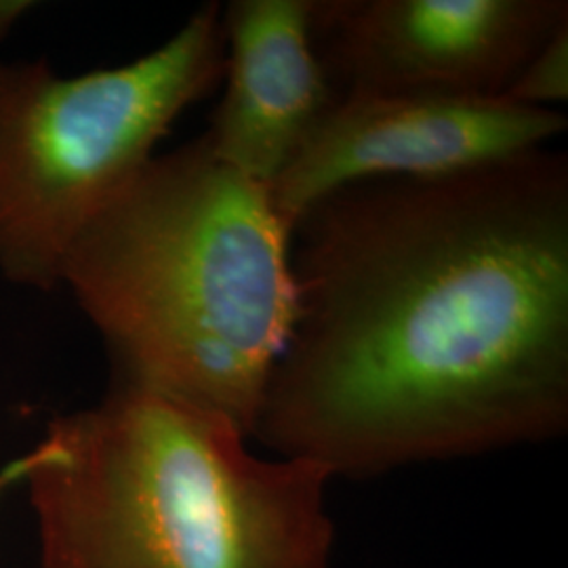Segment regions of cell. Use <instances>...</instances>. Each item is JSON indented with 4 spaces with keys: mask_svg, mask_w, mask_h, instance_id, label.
Wrapping results in <instances>:
<instances>
[{
    "mask_svg": "<svg viewBox=\"0 0 568 568\" xmlns=\"http://www.w3.org/2000/svg\"><path fill=\"white\" fill-rule=\"evenodd\" d=\"M567 0H312L318 58L339 95L504 98Z\"/></svg>",
    "mask_w": 568,
    "mask_h": 568,
    "instance_id": "5b68a950",
    "label": "cell"
},
{
    "mask_svg": "<svg viewBox=\"0 0 568 568\" xmlns=\"http://www.w3.org/2000/svg\"><path fill=\"white\" fill-rule=\"evenodd\" d=\"M222 7L114 70L0 63V272L51 288L84 230L154 159L185 108L224 81Z\"/></svg>",
    "mask_w": 568,
    "mask_h": 568,
    "instance_id": "277c9868",
    "label": "cell"
},
{
    "mask_svg": "<svg viewBox=\"0 0 568 568\" xmlns=\"http://www.w3.org/2000/svg\"><path fill=\"white\" fill-rule=\"evenodd\" d=\"M224 98L204 140L255 182H274L342 98L318 58L312 0H232Z\"/></svg>",
    "mask_w": 568,
    "mask_h": 568,
    "instance_id": "52a82bcc",
    "label": "cell"
},
{
    "mask_svg": "<svg viewBox=\"0 0 568 568\" xmlns=\"http://www.w3.org/2000/svg\"><path fill=\"white\" fill-rule=\"evenodd\" d=\"M567 124L556 108H532L508 98L342 95L267 185L270 201L293 234L314 204L342 187L499 163L546 148Z\"/></svg>",
    "mask_w": 568,
    "mask_h": 568,
    "instance_id": "8992f818",
    "label": "cell"
},
{
    "mask_svg": "<svg viewBox=\"0 0 568 568\" xmlns=\"http://www.w3.org/2000/svg\"><path fill=\"white\" fill-rule=\"evenodd\" d=\"M295 318L253 438L335 478L568 429V156L354 183L293 230Z\"/></svg>",
    "mask_w": 568,
    "mask_h": 568,
    "instance_id": "6da1fadb",
    "label": "cell"
},
{
    "mask_svg": "<svg viewBox=\"0 0 568 568\" xmlns=\"http://www.w3.org/2000/svg\"><path fill=\"white\" fill-rule=\"evenodd\" d=\"M222 415L122 384L16 464L42 568H331L333 476Z\"/></svg>",
    "mask_w": 568,
    "mask_h": 568,
    "instance_id": "3957f363",
    "label": "cell"
},
{
    "mask_svg": "<svg viewBox=\"0 0 568 568\" xmlns=\"http://www.w3.org/2000/svg\"><path fill=\"white\" fill-rule=\"evenodd\" d=\"M291 248L267 185L203 135L143 166L72 246L61 283L122 384L213 410L253 438L295 318Z\"/></svg>",
    "mask_w": 568,
    "mask_h": 568,
    "instance_id": "7a4b0ae2",
    "label": "cell"
},
{
    "mask_svg": "<svg viewBox=\"0 0 568 568\" xmlns=\"http://www.w3.org/2000/svg\"><path fill=\"white\" fill-rule=\"evenodd\" d=\"M504 98L532 108H554L556 103L567 102L568 20L549 34Z\"/></svg>",
    "mask_w": 568,
    "mask_h": 568,
    "instance_id": "ba28073f",
    "label": "cell"
},
{
    "mask_svg": "<svg viewBox=\"0 0 568 568\" xmlns=\"http://www.w3.org/2000/svg\"><path fill=\"white\" fill-rule=\"evenodd\" d=\"M30 9H32V2L28 0H0V42L7 39L16 21Z\"/></svg>",
    "mask_w": 568,
    "mask_h": 568,
    "instance_id": "9c48e42d",
    "label": "cell"
}]
</instances>
